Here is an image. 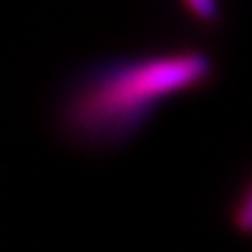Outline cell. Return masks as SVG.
<instances>
[{
	"instance_id": "3",
	"label": "cell",
	"mask_w": 252,
	"mask_h": 252,
	"mask_svg": "<svg viewBox=\"0 0 252 252\" xmlns=\"http://www.w3.org/2000/svg\"><path fill=\"white\" fill-rule=\"evenodd\" d=\"M230 217H232V226L241 235H246L250 230V190L248 188H244V195L239 197V206L230 213Z\"/></svg>"
},
{
	"instance_id": "1",
	"label": "cell",
	"mask_w": 252,
	"mask_h": 252,
	"mask_svg": "<svg viewBox=\"0 0 252 252\" xmlns=\"http://www.w3.org/2000/svg\"><path fill=\"white\" fill-rule=\"evenodd\" d=\"M215 62L201 49H177L91 64L64 91L58 122L73 144L111 151L128 144L170 97L204 89Z\"/></svg>"
},
{
	"instance_id": "2",
	"label": "cell",
	"mask_w": 252,
	"mask_h": 252,
	"mask_svg": "<svg viewBox=\"0 0 252 252\" xmlns=\"http://www.w3.org/2000/svg\"><path fill=\"white\" fill-rule=\"evenodd\" d=\"M186 13L204 27H215L221 20V0H179Z\"/></svg>"
}]
</instances>
